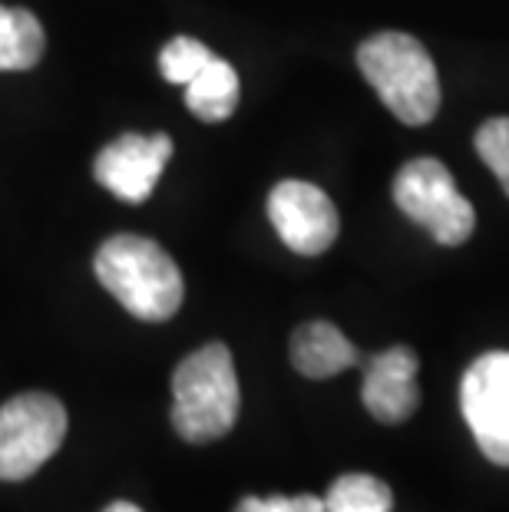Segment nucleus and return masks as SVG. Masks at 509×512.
<instances>
[{"label": "nucleus", "mask_w": 509, "mask_h": 512, "mask_svg": "<svg viewBox=\"0 0 509 512\" xmlns=\"http://www.w3.org/2000/svg\"><path fill=\"white\" fill-rule=\"evenodd\" d=\"M100 285L139 321H169L182 308L186 281L162 245L146 235H113L93 258Z\"/></svg>", "instance_id": "nucleus-1"}, {"label": "nucleus", "mask_w": 509, "mask_h": 512, "mask_svg": "<svg viewBox=\"0 0 509 512\" xmlns=\"http://www.w3.org/2000/svg\"><path fill=\"white\" fill-rule=\"evenodd\" d=\"M357 67L404 126H427L440 110V80L417 37L384 30L357 47Z\"/></svg>", "instance_id": "nucleus-2"}, {"label": "nucleus", "mask_w": 509, "mask_h": 512, "mask_svg": "<svg viewBox=\"0 0 509 512\" xmlns=\"http://www.w3.org/2000/svg\"><path fill=\"white\" fill-rule=\"evenodd\" d=\"M238 377L229 347L212 341L172 374V427L186 443L222 440L238 420Z\"/></svg>", "instance_id": "nucleus-3"}, {"label": "nucleus", "mask_w": 509, "mask_h": 512, "mask_svg": "<svg viewBox=\"0 0 509 512\" xmlns=\"http://www.w3.org/2000/svg\"><path fill=\"white\" fill-rule=\"evenodd\" d=\"M394 202L410 222L424 225L440 245H463L473 235L476 215L463 199L450 169L440 159H410L394 179Z\"/></svg>", "instance_id": "nucleus-4"}, {"label": "nucleus", "mask_w": 509, "mask_h": 512, "mask_svg": "<svg viewBox=\"0 0 509 512\" xmlns=\"http://www.w3.org/2000/svg\"><path fill=\"white\" fill-rule=\"evenodd\" d=\"M67 437V410L50 394H17L0 407V479L34 476Z\"/></svg>", "instance_id": "nucleus-5"}, {"label": "nucleus", "mask_w": 509, "mask_h": 512, "mask_svg": "<svg viewBox=\"0 0 509 512\" xmlns=\"http://www.w3.org/2000/svg\"><path fill=\"white\" fill-rule=\"evenodd\" d=\"M460 407L486 460L509 466V351H490L467 367Z\"/></svg>", "instance_id": "nucleus-6"}, {"label": "nucleus", "mask_w": 509, "mask_h": 512, "mask_svg": "<svg viewBox=\"0 0 509 512\" xmlns=\"http://www.w3.org/2000/svg\"><path fill=\"white\" fill-rule=\"evenodd\" d=\"M268 219H272L278 238L295 255H324L338 238V209L328 199V192L305 179L278 182L268 195Z\"/></svg>", "instance_id": "nucleus-7"}, {"label": "nucleus", "mask_w": 509, "mask_h": 512, "mask_svg": "<svg viewBox=\"0 0 509 512\" xmlns=\"http://www.w3.org/2000/svg\"><path fill=\"white\" fill-rule=\"evenodd\" d=\"M172 149L176 146H172V136L166 133L119 136L96 156V166H93L96 182L123 202H133V205L146 202L149 195H153L166 162L172 159Z\"/></svg>", "instance_id": "nucleus-8"}, {"label": "nucleus", "mask_w": 509, "mask_h": 512, "mask_svg": "<svg viewBox=\"0 0 509 512\" xmlns=\"http://www.w3.org/2000/svg\"><path fill=\"white\" fill-rule=\"evenodd\" d=\"M417 354L410 347L397 344L387 351L374 354L364 364V407L374 420L381 423H404L417 410L420 390H417Z\"/></svg>", "instance_id": "nucleus-9"}, {"label": "nucleus", "mask_w": 509, "mask_h": 512, "mask_svg": "<svg viewBox=\"0 0 509 512\" xmlns=\"http://www.w3.org/2000/svg\"><path fill=\"white\" fill-rule=\"evenodd\" d=\"M361 361L357 347L328 321L301 324L291 337V364L311 380H328Z\"/></svg>", "instance_id": "nucleus-10"}, {"label": "nucleus", "mask_w": 509, "mask_h": 512, "mask_svg": "<svg viewBox=\"0 0 509 512\" xmlns=\"http://www.w3.org/2000/svg\"><path fill=\"white\" fill-rule=\"evenodd\" d=\"M238 93H242V86H238L235 67L229 60L212 57L186 83V106L202 123H222V119H229L235 113Z\"/></svg>", "instance_id": "nucleus-11"}, {"label": "nucleus", "mask_w": 509, "mask_h": 512, "mask_svg": "<svg viewBox=\"0 0 509 512\" xmlns=\"http://www.w3.org/2000/svg\"><path fill=\"white\" fill-rule=\"evenodd\" d=\"M47 47L40 20L24 7L0 4V73L37 67Z\"/></svg>", "instance_id": "nucleus-12"}, {"label": "nucleus", "mask_w": 509, "mask_h": 512, "mask_svg": "<svg viewBox=\"0 0 509 512\" xmlns=\"http://www.w3.org/2000/svg\"><path fill=\"white\" fill-rule=\"evenodd\" d=\"M324 509L328 512H391L394 493L384 479L367 473H348L334 479V486L324 496Z\"/></svg>", "instance_id": "nucleus-13"}, {"label": "nucleus", "mask_w": 509, "mask_h": 512, "mask_svg": "<svg viewBox=\"0 0 509 512\" xmlns=\"http://www.w3.org/2000/svg\"><path fill=\"white\" fill-rule=\"evenodd\" d=\"M215 53L205 47L196 37H172L159 53V70L169 83L186 86L192 76H196L205 63H209Z\"/></svg>", "instance_id": "nucleus-14"}, {"label": "nucleus", "mask_w": 509, "mask_h": 512, "mask_svg": "<svg viewBox=\"0 0 509 512\" xmlns=\"http://www.w3.org/2000/svg\"><path fill=\"white\" fill-rule=\"evenodd\" d=\"M473 146L480 152V159L493 169V176L500 179L503 192L509 195V116L490 119L476 129Z\"/></svg>", "instance_id": "nucleus-15"}, {"label": "nucleus", "mask_w": 509, "mask_h": 512, "mask_svg": "<svg viewBox=\"0 0 509 512\" xmlns=\"http://www.w3.org/2000/svg\"><path fill=\"white\" fill-rule=\"evenodd\" d=\"M235 512H328L318 496H245Z\"/></svg>", "instance_id": "nucleus-16"}, {"label": "nucleus", "mask_w": 509, "mask_h": 512, "mask_svg": "<svg viewBox=\"0 0 509 512\" xmlns=\"http://www.w3.org/2000/svg\"><path fill=\"white\" fill-rule=\"evenodd\" d=\"M103 512H143V509L133 506V503H113V506H106Z\"/></svg>", "instance_id": "nucleus-17"}]
</instances>
